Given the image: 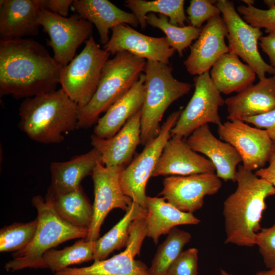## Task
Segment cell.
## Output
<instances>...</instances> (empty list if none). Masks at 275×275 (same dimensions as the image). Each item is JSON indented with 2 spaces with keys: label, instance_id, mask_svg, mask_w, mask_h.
Segmentation results:
<instances>
[{
  "label": "cell",
  "instance_id": "obj_30",
  "mask_svg": "<svg viewBox=\"0 0 275 275\" xmlns=\"http://www.w3.org/2000/svg\"><path fill=\"white\" fill-rule=\"evenodd\" d=\"M184 0H126L125 5L135 16L141 28L147 26L146 16L148 13H158L168 17L172 24L185 26L188 21L184 11Z\"/></svg>",
  "mask_w": 275,
  "mask_h": 275
},
{
  "label": "cell",
  "instance_id": "obj_27",
  "mask_svg": "<svg viewBox=\"0 0 275 275\" xmlns=\"http://www.w3.org/2000/svg\"><path fill=\"white\" fill-rule=\"evenodd\" d=\"M210 77L221 93H238L253 84L256 74L232 51L222 54L215 62Z\"/></svg>",
  "mask_w": 275,
  "mask_h": 275
},
{
  "label": "cell",
  "instance_id": "obj_15",
  "mask_svg": "<svg viewBox=\"0 0 275 275\" xmlns=\"http://www.w3.org/2000/svg\"><path fill=\"white\" fill-rule=\"evenodd\" d=\"M221 187L215 173L171 176L163 179L159 195L179 210L193 213L202 207L205 196L216 194Z\"/></svg>",
  "mask_w": 275,
  "mask_h": 275
},
{
  "label": "cell",
  "instance_id": "obj_31",
  "mask_svg": "<svg viewBox=\"0 0 275 275\" xmlns=\"http://www.w3.org/2000/svg\"><path fill=\"white\" fill-rule=\"evenodd\" d=\"M95 241L85 238L62 250L51 249L42 256L40 268L49 269L56 272L70 265L94 259Z\"/></svg>",
  "mask_w": 275,
  "mask_h": 275
},
{
  "label": "cell",
  "instance_id": "obj_24",
  "mask_svg": "<svg viewBox=\"0 0 275 275\" xmlns=\"http://www.w3.org/2000/svg\"><path fill=\"white\" fill-rule=\"evenodd\" d=\"M101 154L94 148L89 152L74 156L66 161L52 162L50 166L51 183L47 194L58 195L76 190L81 181L91 175Z\"/></svg>",
  "mask_w": 275,
  "mask_h": 275
},
{
  "label": "cell",
  "instance_id": "obj_26",
  "mask_svg": "<svg viewBox=\"0 0 275 275\" xmlns=\"http://www.w3.org/2000/svg\"><path fill=\"white\" fill-rule=\"evenodd\" d=\"M146 209L147 236L155 244L161 235L168 234L177 226L197 225L200 222L193 213L179 210L163 198L147 196Z\"/></svg>",
  "mask_w": 275,
  "mask_h": 275
},
{
  "label": "cell",
  "instance_id": "obj_21",
  "mask_svg": "<svg viewBox=\"0 0 275 275\" xmlns=\"http://www.w3.org/2000/svg\"><path fill=\"white\" fill-rule=\"evenodd\" d=\"M141 109L108 139L91 136V144L101 154L102 163L107 167H122L130 163L141 142Z\"/></svg>",
  "mask_w": 275,
  "mask_h": 275
},
{
  "label": "cell",
  "instance_id": "obj_43",
  "mask_svg": "<svg viewBox=\"0 0 275 275\" xmlns=\"http://www.w3.org/2000/svg\"><path fill=\"white\" fill-rule=\"evenodd\" d=\"M255 275H275V269L260 271L256 272Z\"/></svg>",
  "mask_w": 275,
  "mask_h": 275
},
{
  "label": "cell",
  "instance_id": "obj_25",
  "mask_svg": "<svg viewBox=\"0 0 275 275\" xmlns=\"http://www.w3.org/2000/svg\"><path fill=\"white\" fill-rule=\"evenodd\" d=\"M145 73H142L131 88L99 118L94 127L95 135L101 139L113 136L130 118L142 109L145 94Z\"/></svg>",
  "mask_w": 275,
  "mask_h": 275
},
{
  "label": "cell",
  "instance_id": "obj_14",
  "mask_svg": "<svg viewBox=\"0 0 275 275\" xmlns=\"http://www.w3.org/2000/svg\"><path fill=\"white\" fill-rule=\"evenodd\" d=\"M220 138L232 145L240 155L243 167L250 171L262 168L274 152L265 129L240 120H228L218 126Z\"/></svg>",
  "mask_w": 275,
  "mask_h": 275
},
{
  "label": "cell",
  "instance_id": "obj_33",
  "mask_svg": "<svg viewBox=\"0 0 275 275\" xmlns=\"http://www.w3.org/2000/svg\"><path fill=\"white\" fill-rule=\"evenodd\" d=\"M146 20L147 24L160 29L166 34L169 45L178 52L180 57H182L185 48L190 46L193 41L198 39L201 30V28L190 25L179 26L172 24L168 17L162 14L148 13Z\"/></svg>",
  "mask_w": 275,
  "mask_h": 275
},
{
  "label": "cell",
  "instance_id": "obj_9",
  "mask_svg": "<svg viewBox=\"0 0 275 275\" xmlns=\"http://www.w3.org/2000/svg\"><path fill=\"white\" fill-rule=\"evenodd\" d=\"M227 30V38L230 51L240 57L255 72L259 80L266 73L274 75L273 68L261 56L258 40L262 36L260 29L248 24L236 10L233 2L216 1Z\"/></svg>",
  "mask_w": 275,
  "mask_h": 275
},
{
  "label": "cell",
  "instance_id": "obj_40",
  "mask_svg": "<svg viewBox=\"0 0 275 275\" xmlns=\"http://www.w3.org/2000/svg\"><path fill=\"white\" fill-rule=\"evenodd\" d=\"M42 10H45L63 17H67L72 0H39Z\"/></svg>",
  "mask_w": 275,
  "mask_h": 275
},
{
  "label": "cell",
  "instance_id": "obj_12",
  "mask_svg": "<svg viewBox=\"0 0 275 275\" xmlns=\"http://www.w3.org/2000/svg\"><path fill=\"white\" fill-rule=\"evenodd\" d=\"M147 236L145 216L133 221L129 229V239L125 250L112 257L94 261L88 266L67 267L54 275H149L148 268L142 261L135 260L144 238Z\"/></svg>",
  "mask_w": 275,
  "mask_h": 275
},
{
  "label": "cell",
  "instance_id": "obj_3",
  "mask_svg": "<svg viewBox=\"0 0 275 275\" xmlns=\"http://www.w3.org/2000/svg\"><path fill=\"white\" fill-rule=\"evenodd\" d=\"M79 106L60 88L24 99L19 108V127L30 139L58 144L64 133L77 129Z\"/></svg>",
  "mask_w": 275,
  "mask_h": 275
},
{
  "label": "cell",
  "instance_id": "obj_5",
  "mask_svg": "<svg viewBox=\"0 0 275 275\" xmlns=\"http://www.w3.org/2000/svg\"><path fill=\"white\" fill-rule=\"evenodd\" d=\"M32 203L37 211L36 232L26 247L13 253V259L5 266L8 271L40 268L42 256L46 252L68 240L85 239L88 235V229L74 226L60 217L51 203L41 196L33 197Z\"/></svg>",
  "mask_w": 275,
  "mask_h": 275
},
{
  "label": "cell",
  "instance_id": "obj_38",
  "mask_svg": "<svg viewBox=\"0 0 275 275\" xmlns=\"http://www.w3.org/2000/svg\"><path fill=\"white\" fill-rule=\"evenodd\" d=\"M198 253L196 248L182 251L169 267L167 275H197Z\"/></svg>",
  "mask_w": 275,
  "mask_h": 275
},
{
  "label": "cell",
  "instance_id": "obj_11",
  "mask_svg": "<svg viewBox=\"0 0 275 275\" xmlns=\"http://www.w3.org/2000/svg\"><path fill=\"white\" fill-rule=\"evenodd\" d=\"M40 22L49 37L47 44L60 69L73 60L77 48L92 36L93 29V24L78 14L63 17L45 10L41 12Z\"/></svg>",
  "mask_w": 275,
  "mask_h": 275
},
{
  "label": "cell",
  "instance_id": "obj_2",
  "mask_svg": "<svg viewBox=\"0 0 275 275\" xmlns=\"http://www.w3.org/2000/svg\"><path fill=\"white\" fill-rule=\"evenodd\" d=\"M236 190L224 202L225 243L251 247L262 229L260 222L266 208V199L275 195V187L253 171L238 166Z\"/></svg>",
  "mask_w": 275,
  "mask_h": 275
},
{
  "label": "cell",
  "instance_id": "obj_1",
  "mask_svg": "<svg viewBox=\"0 0 275 275\" xmlns=\"http://www.w3.org/2000/svg\"><path fill=\"white\" fill-rule=\"evenodd\" d=\"M60 68L32 38L0 40V96L28 98L56 90Z\"/></svg>",
  "mask_w": 275,
  "mask_h": 275
},
{
  "label": "cell",
  "instance_id": "obj_10",
  "mask_svg": "<svg viewBox=\"0 0 275 275\" xmlns=\"http://www.w3.org/2000/svg\"><path fill=\"white\" fill-rule=\"evenodd\" d=\"M195 91L171 131V136L187 138L198 128L208 123H222L218 108L225 104L221 93L214 85L209 72L194 79Z\"/></svg>",
  "mask_w": 275,
  "mask_h": 275
},
{
  "label": "cell",
  "instance_id": "obj_18",
  "mask_svg": "<svg viewBox=\"0 0 275 275\" xmlns=\"http://www.w3.org/2000/svg\"><path fill=\"white\" fill-rule=\"evenodd\" d=\"M215 171L210 160L194 151L184 139L174 135L165 144L152 177L183 176Z\"/></svg>",
  "mask_w": 275,
  "mask_h": 275
},
{
  "label": "cell",
  "instance_id": "obj_37",
  "mask_svg": "<svg viewBox=\"0 0 275 275\" xmlns=\"http://www.w3.org/2000/svg\"><path fill=\"white\" fill-rule=\"evenodd\" d=\"M256 245L266 267L268 269H275V221L272 226L262 228L257 233Z\"/></svg>",
  "mask_w": 275,
  "mask_h": 275
},
{
  "label": "cell",
  "instance_id": "obj_42",
  "mask_svg": "<svg viewBox=\"0 0 275 275\" xmlns=\"http://www.w3.org/2000/svg\"><path fill=\"white\" fill-rule=\"evenodd\" d=\"M269 166L257 170L255 174L275 187V151L269 160Z\"/></svg>",
  "mask_w": 275,
  "mask_h": 275
},
{
  "label": "cell",
  "instance_id": "obj_29",
  "mask_svg": "<svg viewBox=\"0 0 275 275\" xmlns=\"http://www.w3.org/2000/svg\"><path fill=\"white\" fill-rule=\"evenodd\" d=\"M146 214V208L133 202L123 218L105 234L95 241L94 261L104 260L114 251L126 247L131 223Z\"/></svg>",
  "mask_w": 275,
  "mask_h": 275
},
{
  "label": "cell",
  "instance_id": "obj_44",
  "mask_svg": "<svg viewBox=\"0 0 275 275\" xmlns=\"http://www.w3.org/2000/svg\"><path fill=\"white\" fill-rule=\"evenodd\" d=\"M263 2L267 6L268 9L275 7V0H265Z\"/></svg>",
  "mask_w": 275,
  "mask_h": 275
},
{
  "label": "cell",
  "instance_id": "obj_28",
  "mask_svg": "<svg viewBox=\"0 0 275 275\" xmlns=\"http://www.w3.org/2000/svg\"><path fill=\"white\" fill-rule=\"evenodd\" d=\"M45 199L65 221L89 230L93 220V208L81 186L66 193L54 195L46 194Z\"/></svg>",
  "mask_w": 275,
  "mask_h": 275
},
{
  "label": "cell",
  "instance_id": "obj_39",
  "mask_svg": "<svg viewBox=\"0 0 275 275\" xmlns=\"http://www.w3.org/2000/svg\"><path fill=\"white\" fill-rule=\"evenodd\" d=\"M242 121L265 129L275 151V109L263 114L244 118Z\"/></svg>",
  "mask_w": 275,
  "mask_h": 275
},
{
  "label": "cell",
  "instance_id": "obj_34",
  "mask_svg": "<svg viewBox=\"0 0 275 275\" xmlns=\"http://www.w3.org/2000/svg\"><path fill=\"white\" fill-rule=\"evenodd\" d=\"M38 219L28 223H14L0 230L1 252H16L26 247L33 240Z\"/></svg>",
  "mask_w": 275,
  "mask_h": 275
},
{
  "label": "cell",
  "instance_id": "obj_41",
  "mask_svg": "<svg viewBox=\"0 0 275 275\" xmlns=\"http://www.w3.org/2000/svg\"><path fill=\"white\" fill-rule=\"evenodd\" d=\"M259 40V44L262 51L268 57L275 75V30L268 32L266 36H262Z\"/></svg>",
  "mask_w": 275,
  "mask_h": 275
},
{
  "label": "cell",
  "instance_id": "obj_45",
  "mask_svg": "<svg viewBox=\"0 0 275 275\" xmlns=\"http://www.w3.org/2000/svg\"><path fill=\"white\" fill-rule=\"evenodd\" d=\"M242 1L246 4L247 6H253L255 3V1L254 0H243Z\"/></svg>",
  "mask_w": 275,
  "mask_h": 275
},
{
  "label": "cell",
  "instance_id": "obj_4",
  "mask_svg": "<svg viewBox=\"0 0 275 275\" xmlns=\"http://www.w3.org/2000/svg\"><path fill=\"white\" fill-rule=\"evenodd\" d=\"M146 59L127 51L117 53L104 64L97 89L91 101L79 108L77 129L97 123L99 116L124 95L145 71Z\"/></svg>",
  "mask_w": 275,
  "mask_h": 275
},
{
  "label": "cell",
  "instance_id": "obj_8",
  "mask_svg": "<svg viewBox=\"0 0 275 275\" xmlns=\"http://www.w3.org/2000/svg\"><path fill=\"white\" fill-rule=\"evenodd\" d=\"M182 110L173 112L167 118L158 135L146 146L122 171L120 177L121 188L133 202L146 208L147 196L146 187L156 167L164 146L171 138V131L177 123Z\"/></svg>",
  "mask_w": 275,
  "mask_h": 275
},
{
  "label": "cell",
  "instance_id": "obj_13",
  "mask_svg": "<svg viewBox=\"0 0 275 275\" xmlns=\"http://www.w3.org/2000/svg\"><path fill=\"white\" fill-rule=\"evenodd\" d=\"M122 167H107L98 162L91 175L94 183L93 216L87 240L99 238L101 225L108 213L114 208L125 212L130 207L132 199L125 195L120 183Z\"/></svg>",
  "mask_w": 275,
  "mask_h": 275
},
{
  "label": "cell",
  "instance_id": "obj_20",
  "mask_svg": "<svg viewBox=\"0 0 275 275\" xmlns=\"http://www.w3.org/2000/svg\"><path fill=\"white\" fill-rule=\"evenodd\" d=\"M41 11L39 0H1L0 40L36 35Z\"/></svg>",
  "mask_w": 275,
  "mask_h": 275
},
{
  "label": "cell",
  "instance_id": "obj_7",
  "mask_svg": "<svg viewBox=\"0 0 275 275\" xmlns=\"http://www.w3.org/2000/svg\"><path fill=\"white\" fill-rule=\"evenodd\" d=\"M110 54L101 49L91 36L80 53L60 69L61 88L79 108L86 106L94 95L103 67Z\"/></svg>",
  "mask_w": 275,
  "mask_h": 275
},
{
  "label": "cell",
  "instance_id": "obj_35",
  "mask_svg": "<svg viewBox=\"0 0 275 275\" xmlns=\"http://www.w3.org/2000/svg\"><path fill=\"white\" fill-rule=\"evenodd\" d=\"M237 10L243 20L252 26L265 29L267 33L275 30V7L264 10L253 6L240 5L237 7Z\"/></svg>",
  "mask_w": 275,
  "mask_h": 275
},
{
  "label": "cell",
  "instance_id": "obj_6",
  "mask_svg": "<svg viewBox=\"0 0 275 275\" xmlns=\"http://www.w3.org/2000/svg\"><path fill=\"white\" fill-rule=\"evenodd\" d=\"M144 72L145 94L141 117L140 144L143 146L158 135L159 123L168 107L193 87L174 78L172 68L159 62L147 60Z\"/></svg>",
  "mask_w": 275,
  "mask_h": 275
},
{
  "label": "cell",
  "instance_id": "obj_36",
  "mask_svg": "<svg viewBox=\"0 0 275 275\" xmlns=\"http://www.w3.org/2000/svg\"><path fill=\"white\" fill-rule=\"evenodd\" d=\"M215 1L209 0H191L186 9L188 14L187 20L190 25L201 28L202 24L209 19L219 16L221 12L216 5Z\"/></svg>",
  "mask_w": 275,
  "mask_h": 275
},
{
  "label": "cell",
  "instance_id": "obj_17",
  "mask_svg": "<svg viewBox=\"0 0 275 275\" xmlns=\"http://www.w3.org/2000/svg\"><path fill=\"white\" fill-rule=\"evenodd\" d=\"M228 33L220 15L209 19L201 28L197 40L190 46V53L184 61L189 73L199 75L212 67L217 60L230 50L225 42Z\"/></svg>",
  "mask_w": 275,
  "mask_h": 275
},
{
  "label": "cell",
  "instance_id": "obj_32",
  "mask_svg": "<svg viewBox=\"0 0 275 275\" xmlns=\"http://www.w3.org/2000/svg\"><path fill=\"white\" fill-rule=\"evenodd\" d=\"M168 234L165 240L158 247L148 268L149 275H167L172 263L191 238L189 232L176 227L171 230Z\"/></svg>",
  "mask_w": 275,
  "mask_h": 275
},
{
  "label": "cell",
  "instance_id": "obj_22",
  "mask_svg": "<svg viewBox=\"0 0 275 275\" xmlns=\"http://www.w3.org/2000/svg\"><path fill=\"white\" fill-rule=\"evenodd\" d=\"M230 121L263 114L275 109V75L259 80L225 99Z\"/></svg>",
  "mask_w": 275,
  "mask_h": 275
},
{
  "label": "cell",
  "instance_id": "obj_46",
  "mask_svg": "<svg viewBox=\"0 0 275 275\" xmlns=\"http://www.w3.org/2000/svg\"><path fill=\"white\" fill-rule=\"evenodd\" d=\"M220 273L221 275H232L228 272H227L226 270L223 269H221L220 270Z\"/></svg>",
  "mask_w": 275,
  "mask_h": 275
},
{
  "label": "cell",
  "instance_id": "obj_23",
  "mask_svg": "<svg viewBox=\"0 0 275 275\" xmlns=\"http://www.w3.org/2000/svg\"><path fill=\"white\" fill-rule=\"evenodd\" d=\"M73 10L82 18L95 25L103 45L109 41V30L121 24L139 25L135 16L120 9L108 0H74Z\"/></svg>",
  "mask_w": 275,
  "mask_h": 275
},
{
  "label": "cell",
  "instance_id": "obj_16",
  "mask_svg": "<svg viewBox=\"0 0 275 275\" xmlns=\"http://www.w3.org/2000/svg\"><path fill=\"white\" fill-rule=\"evenodd\" d=\"M112 34L103 49L113 55L127 51L147 60L169 65L175 50L165 37H153L142 34L126 24L112 29Z\"/></svg>",
  "mask_w": 275,
  "mask_h": 275
},
{
  "label": "cell",
  "instance_id": "obj_19",
  "mask_svg": "<svg viewBox=\"0 0 275 275\" xmlns=\"http://www.w3.org/2000/svg\"><path fill=\"white\" fill-rule=\"evenodd\" d=\"M186 141L194 151L205 155L211 161L219 179L235 181L236 168L241 158L232 145L213 134L208 124L196 129Z\"/></svg>",
  "mask_w": 275,
  "mask_h": 275
}]
</instances>
